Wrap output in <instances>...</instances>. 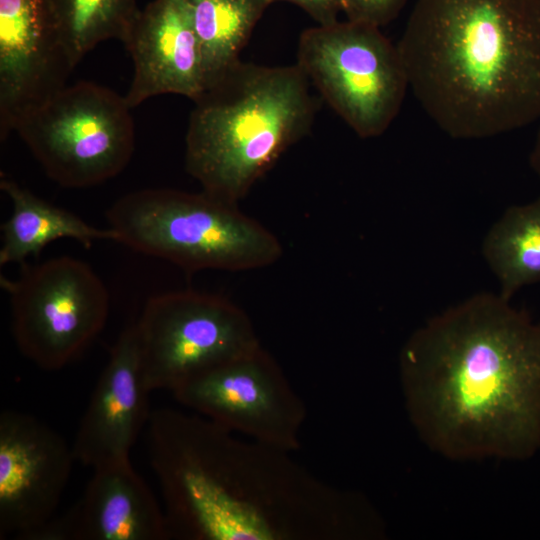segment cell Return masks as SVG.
Segmentation results:
<instances>
[{"label":"cell","instance_id":"obj_5","mask_svg":"<svg viewBox=\"0 0 540 540\" xmlns=\"http://www.w3.org/2000/svg\"><path fill=\"white\" fill-rule=\"evenodd\" d=\"M106 218L118 243L187 273L255 270L283 253L275 234L238 204L203 190H136L117 199Z\"/></svg>","mask_w":540,"mask_h":540},{"label":"cell","instance_id":"obj_10","mask_svg":"<svg viewBox=\"0 0 540 540\" xmlns=\"http://www.w3.org/2000/svg\"><path fill=\"white\" fill-rule=\"evenodd\" d=\"M172 393L190 411L236 434L289 452L300 447L305 403L262 345Z\"/></svg>","mask_w":540,"mask_h":540},{"label":"cell","instance_id":"obj_22","mask_svg":"<svg viewBox=\"0 0 540 540\" xmlns=\"http://www.w3.org/2000/svg\"><path fill=\"white\" fill-rule=\"evenodd\" d=\"M530 166L540 178V129L529 157Z\"/></svg>","mask_w":540,"mask_h":540},{"label":"cell","instance_id":"obj_16","mask_svg":"<svg viewBox=\"0 0 540 540\" xmlns=\"http://www.w3.org/2000/svg\"><path fill=\"white\" fill-rule=\"evenodd\" d=\"M0 189L12 206L10 217L1 224V266L26 263L27 258L38 256L47 245L59 239H73L86 248L97 241L117 242V234L111 228L92 226L3 175Z\"/></svg>","mask_w":540,"mask_h":540},{"label":"cell","instance_id":"obj_14","mask_svg":"<svg viewBox=\"0 0 540 540\" xmlns=\"http://www.w3.org/2000/svg\"><path fill=\"white\" fill-rule=\"evenodd\" d=\"M123 44L134 67L125 95L131 109L161 94L195 101L205 90L201 48L186 0L147 4Z\"/></svg>","mask_w":540,"mask_h":540},{"label":"cell","instance_id":"obj_6","mask_svg":"<svg viewBox=\"0 0 540 540\" xmlns=\"http://www.w3.org/2000/svg\"><path fill=\"white\" fill-rule=\"evenodd\" d=\"M131 110L125 96L80 81L25 114L14 132L51 180L65 188H88L114 178L132 159Z\"/></svg>","mask_w":540,"mask_h":540},{"label":"cell","instance_id":"obj_13","mask_svg":"<svg viewBox=\"0 0 540 540\" xmlns=\"http://www.w3.org/2000/svg\"><path fill=\"white\" fill-rule=\"evenodd\" d=\"M134 323L112 346L73 442L75 459L97 468L130 460V451L147 426L151 410Z\"/></svg>","mask_w":540,"mask_h":540},{"label":"cell","instance_id":"obj_21","mask_svg":"<svg viewBox=\"0 0 540 540\" xmlns=\"http://www.w3.org/2000/svg\"><path fill=\"white\" fill-rule=\"evenodd\" d=\"M272 3L277 0H271ZM302 8L318 25H331L338 21L342 12L341 0H283Z\"/></svg>","mask_w":540,"mask_h":540},{"label":"cell","instance_id":"obj_1","mask_svg":"<svg viewBox=\"0 0 540 540\" xmlns=\"http://www.w3.org/2000/svg\"><path fill=\"white\" fill-rule=\"evenodd\" d=\"M169 539L377 540L362 493L319 478L282 450L191 411L152 410L147 424Z\"/></svg>","mask_w":540,"mask_h":540},{"label":"cell","instance_id":"obj_20","mask_svg":"<svg viewBox=\"0 0 540 540\" xmlns=\"http://www.w3.org/2000/svg\"><path fill=\"white\" fill-rule=\"evenodd\" d=\"M408 0H341L347 20L380 28L393 21Z\"/></svg>","mask_w":540,"mask_h":540},{"label":"cell","instance_id":"obj_8","mask_svg":"<svg viewBox=\"0 0 540 540\" xmlns=\"http://www.w3.org/2000/svg\"><path fill=\"white\" fill-rule=\"evenodd\" d=\"M0 286L9 297L16 346L43 370H59L74 361L109 316L105 283L88 263L71 256L23 263L15 279L1 275Z\"/></svg>","mask_w":540,"mask_h":540},{"label":"cell","instance_id":"obj_3","mask_svg":"<svg viewBox=\"0 0 540 540\" xmlns=\"http://www.w3.org/2000/svg\"><path fill=\"white\" fill-rule=\"evenodd\" d=\"M397 47L414 96L449 136L540 119V0H417Z\"/></svg>","mask_w":540,"mask_h":540},{"label":"cell","instance_id":"obj_15","mask_svg":"<svg viewBox=\"0 0 540 540\" xmlns=\"http://www.w3.org/2000/svg\"><path fill=\"white\" fill-rule=\"evenodd\" d=\"M164 511L130 460L93 469L82 497L30 540H167Z\"/></svg>","mask_w":540,"mask_h":540},{"label":"cell","instance_id":"obj_4","mask_svg":"<svg viewBox=\"0 0 540 540\" xmlns=\"http://www.w3.org/2000/svg\"><path fill=\"white\" fill-rule=\"evenodd\" d=\"M295 64L238 60L195 100L185 168L202 190L238 204L279 158L310 131L316 102Z\"/></svg>","mask_w":540,"mask_h":540},{"label":"cell","instance_id":"obj_12","mask_svg":"<svg viewBox=\"0 0 540 540\" xmlns=\"http://www.w3.org/2000/svg\"><path fill=\"white\" fill-rule=\"evenodd\" d=\"M76 65L50 0H0V141L67 85Z\"/></svg>","mask_w":540,"mask_h":540},{"label":"cell","instance_id":"obj_2","mask_svg":"<svg viewBox=\"0 0 540 540\" xmlns=\"http://www.w3.org/2000/svg\"><path fill=\"white\" fill-rule=\"evenodd\" d=\"M409 417L455 460H523L540 448V324L479 293L430 319L400 353Z\"/></svg>","mask_w":540,"mask_h":540},{"label":"cell","instance_id":"obj_11","mask_svg":"<svg viewBox=\"0 0 540 540\" xmlns=\"http://www.w3.org/2000/svg\"><path fill=\"white\" fill-rule=\"evenodd\" d=\"M75 460L73 447L36 417L0 414V539L30 540L54 518Z\"/></svg>","mask_w":540,"mask_h":540},{"label":"cell","instance_id":"obj_7","mask_svg":"<svg viewBox=\"0 0 540 540\" xmlns=\"http://www.w3.org/2000/svg\"><path fill=\"white\" fill-rule=\"evenodd\" d=\"M296 64L361 138L388 129L409 87L397 45L364 23L337 21L304 30Z\"/></svg>","mask_w":540,"mask_h":540},{"label":"cell","instance_id":"obj_18","mask_svg":"<svg viewBox=\"0 0 540 540\" xmlns=\"http://www.w3.org/2000/svg\"><path fill=\"white\" fill-rule=\"evenodd\" d=\"M198 38L206 87L236 63L271 0H186Z\"/></svg>","mask_w":540,"mask_h":540},{"label":"cell","instance_id":"obj_17","mask_svg":"<svg viewBox=\"0 0 540 540\" xmlns=\"http://www.w3.org/2000/svg\"><path fill=\"white\" fill-rule=\"evenodd\" d=\"M482 252L505 299L540 282V196L507 208L489 229Z\"/></svg>","mask_w":540,"mask_h":540},{"label":"cell","instance_id":"obj_9","mask_svg":"<svg viewBox=\"0 0 540 540\" xmlns=\"http://www.w3.org/2000/svg\"><path fill=\"white\" fill-rule=\"evenodd\" d=\"M134 326L151 391L173 392L193 377L261 346L241 307L226 297L190 289L151 296Z\"/></svg>","mask_w":540,"mask_h":540},{"label":"cell","instance_id":"obj_19","mask_svg":"<svg viewBox=\"0 0 540 540\" xmlns=\"http://www.w3.org/2000/svg\"><path fill=\"white\" fill-rule=\"evenodd\" d=\"M61 38L75 65L99 43H124L140 9L136 0H50Z\"/></svg>","mask_w":540,"mask_h":540}]
</instances>
